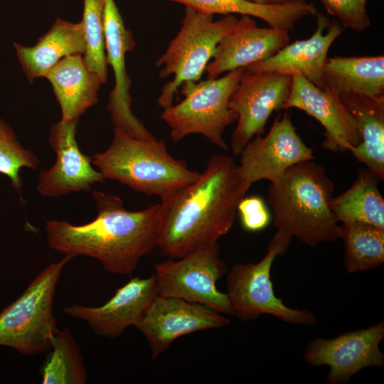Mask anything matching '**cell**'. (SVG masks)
Masks as SVG:
<instances>
[{
    "label": "cell",
    "mask_w": 384,
    "mask_h": 384,
    "mask_svg": "<svg viewBox=\"0 0 384 384\" xmlns=\"http://www.w3.org/2000/svg\"><path fill=\"white\" fill-rule=\"evenodd\" d=\"M250 186L231 156H212L195 181L161 200L156 247L160 254L177 259L218 243L233 227L238 203Z\"/></svg>",
    "instance_id": "obj_1"
},
{
    "label": "cell",
    "mask_w": 384,
    "mask_h": 384,
    "mask_svg": "<svg viewBox=\"0 0 384 384\" xmlns=\"http://www.w3.org/2000/svg\"><path fill=\"white\" fill-rule=\"evenodd\" d=\"M92 196L97 214L89 223L76 225L65 220L46 221L48 246L73 257L95 258L110 273L132 275L140 260L156 247L161 203L132 211L117 196L99 191Z\"/></svg>",
    "instance_id": "obj_2"
},
{
    "label": "cell",
    "mask_w": 384,
    "mask_h": 384,
    "mask_svg": "<svg viewBox=\"0 0 384 384\" xmlns=\"http://www.w3.org/2000/svg\"><path fill=\"white\" fill-rule=\"evenodd\" d=\"M334 186L314 160L289 168L268 188L267 201L277 232L310 247L340 238V225L331 202Z\"/></svg>",
    "instance_id": "obj_3"
},
{
    "label": "cell",
    "mask_w": 384,
    "mask_h": 384,
    "mask_svg": "<svg viewBox=\"0 0 384 384\" xmlns=\"http://www.w3.org/2000/svg\"><path fill=\"white\" fill-rule=\"evenodd\" d=\"M91 158L105 179L161 200L191 184L201 174L173 157L164 140L137 139L119 127H115L109 147Z\"/></svg>",
    "instance_id": "obj_4"
},
{
    "label": "cell",
    "mask_w": 384,
    "mask_h": 384,
    "mask_svg": "<svg viewBox=\"0 0 384 384\" xmlns=\"http://www.w3.org/2000/svg\"><path fill=\"white\" fill-rule=\"evenodd\" d=\"M73 258L65 255L50 262L23 292L0 313V346L25 356L47 353L58 332L53 313L55 288L65 265Z\"/></svg>",
    "instance_id": "obj_5"
},
{
    "label": "cell",
    "mask_w": 384,
    "mask_h": 384,
    "mask_svg": "<svg viewBox=\"0 0 384 384\" xmlns=\"http://www.w3.org/2000/svg\"><path fill=\"white\" fill-rule=\"evenodd\" d=\"M238 20L233 15H225L214 21L212 14L186 7L179 31L155 63L156 67L161 68V78L174 77L158 97L160 107L172 105L183 82L200 80L218 45L231 33Z\"/></svg>",
    "instance_id": "obj_6"
},
{
    "label": "cell",
    "mask_w": 384,
    "mask_h": 384,
    "mask_svg": "<svg viewBox=\"0 0 384 384\" xmlns=\"http://www.w3.org/2000/svg\"><path fill=\"white\" fill-rule=\"evenodd\" d=\"M243 72L244 68H239L221 78L183 82L181 87L184 99L164 109L161 115L170 128L173 141L177 142L190 134H198L220 149L228 150L223 134L237 119L229 102Z\"/></svg>",
    "instance_id": "obj_7"
},
{
    "label": "cell",
    "mask_w": 384,
    "mask_h": 384,
    "mask_svg": "<svg viewBox=\"0 0 384 384\" xmlns=\"http://www.w3.org/2000/svg\"><path fill=\"white\" fill-rule=\"evenodd\" d=\"M292 238L277 232L270 240L267 252L257 263H238L227 274V294L235 316L251 321L270 314L291 324L314 326L315 314L306 309L289 307L274 294L270 277L272 264L277 256L288 250Z\"/></svg>",
    "instance_id": "obj_8"
},
{
    "label": "cell",
    "mask_w": 384,
    "mask_h": 384,
    "mask_svg": "<svg viewBox=\"0 0 384 384\" xmlns=\"http://www.w3.org/2000/svg\"><path fill=\"white\" fill-rule=\"evenodd\" d=\"M157 295L205 305L233 316L227 293L217 288L227 265L219 257L218 243L196 249L177 259L169 258L154 267Z\"/></svg>",
    "instance_id": "obj_9"
},
{
    "label": "cell",
    "mask_w": 384,
    "mask_h": 384,
    "mask_svg": "<svg viewBox=\"0 0 384 384\" xmlns=\"http://www.w3.org/2000/svg\"><path fill=\"white\" fill-rule=\"evenodd\" d=\"M292 82L291 75L244 70L229 102L230 109L237 114V125L230 139L233 154L240 155L254 137L264 133L274 111L283 110Z\"/></svg>",
    "instance_id": "obj_10"
},
{
    "label": "cell",
    "mask_w": 384,
    "mask_h": 384,
    "mask_svg": "<svg viewBox=\"0 0 384 384\" xmlns=\"http://www.w3.org/2000/svg\"><path fill=\"white\" fill-rule=\"evenodd\" d=\"M384 338V322L351 331L331 338H316L306 346L304 359L314 366H327L329 384H344L361 370L383 367L380 343Z\"/></svg>",
    "instance_id": "obj_11"
},
{
    "label": "cell",
    "mask_w": 384,
    "mask_h": 384,
    "mask_svg": "<svg viewBox=\"0 0 384 384\" xmlns=\"http://www.w3.org/2000/svg\"><path fill=\"white\" fill-rule=\"evenodd\" d=\"M240 155L239 173L250 186L262 180L274 182L291 166L314 160L312 149L299 136L288 114L277 117L267 135L256 136Z\"/></svg>",
    "instance_id": "obj_12"
},
{
    "label": "cell",
    "mask_w": 384,
    "mask_h": 384,
    "mask_svg": "<svg viewBox=\"0 0 384 384\" xmlns=\"http://www.w3.org/2000/svg\"><path fill=\"white\" fill-rule=\"evenodd\" d=\"M229 323L223 314L205 305L156 295L136 327L149 343L154 360L181 336Z\"/></svg>",
    "instance_id": "obj_13"
},
{
    "label": "cell",
    "mask_w": 384,
    "mask_h": 384,
    "mask_svg": "<svg viewBox=\"0 0 384 384\" xmlns=\"http://www.w3.org/2000/svg\"><path fill=\"white\" fill-rule=\"evenodd\" d=\"M78 123V119H61L50 128L49 143L56 159L50 169L39 174L37 190L42 196L56 198L72 192L89 191L94 184L105 181L93 168L91 156L79 148Z\"/></svg>",
    "instance_id": "obj_14"
},
{
    "label": "cell",
    "mask_w": 384,
    "mask_h": 384,
    "mask_svg": "<svg viewBox=\"0 0 384 384\" xmlns=\"http://www.w3.org/2000/svg\"><path fill=\"white\" fill-rule=\"evenodd\" d=\"M104 33L107 63L112 68L115 80L107 105L112 121L115 127L137 139H154L131 108V80L126 69L125 55L134 49V41L114 0H105Z\"/></svg>",
    "instance_id": "obj_15"
},
{
    "label": "cell",
    "mask_w": 384,
    "mask_h": 384,
    "mask_svg": "<svg viewBox=\"0 0 384 384\" xmlns=\"http://www.w3.org/2000/svg\"><path fill=\"white\" fill-rule=\"evenodd\" d=\"M289 96L283 110L297 108L319 121L325 129L322 147L346 152L361 141L356 118L338 92L320 89L299 75H294Z\"/></svg>",
    "instance_id": "obj_16"
},
{
    "label": "cell",
    "mask_w": 384,
    "mask_h": 384,
    "mask_svg": "<svg viewBox=\"0 0 384 384\" xmlns=\"http://www.w3.org/2000/svg\"><path fill=\"white\" fill-rule=\"evenodd\" d=\"M157 292L154 275L135 277L116 289L100 306L75 304L64 307L68 316L84 321L97 336L117 338L131 326H137Z\"/></svg>",
    "instance_id": "obj_17"
},
{
    "label": "cell",
    "mask_w": 384,
    "mask_h": 384,
    "mask_svg": "<svg viewBox=\"0 0 384 384\" xmlns=\"http://www.w3.org/2000/svg\"><path fill=\"white\" fill-rule=\"evenodd\" d=\"M316 29L309 38L288 43L269 58L253 63L244 70L257 73L299 75L320 89L326 88L323 70L328 51L344 28L336 20L330 21L317 12Z\"/></svg>",
    "instance_id": "obj_18"
},
{
    "label": "cell",
    "mask_w": 384,
    "mask_h": 384,
    "mask_svg": "<svg viewBox=\"0 0 384 384\" xmlns=\"http://www.w3.org/2000/svg\"><path fill=\"white\" fill-rule=\"evenodd\" d=\"M289 43V31L260 28L250 16L242 15L231 31L218 45L206 68L208 78L245 68L270 58Z\"/></svg>",
    "instance_id": "obj_19"
},
{
    "label": "cell",
    "mask_w": 384,
    "mask_h": 384,
    "mask_svg": "<svg viewBox=\"0 0 384 384\" xmlns=\"http://www.w3.org/2000/svg\"><path fill=\"white\" fill-rule=\"evenodd\" d=\"M14 48L28 80L46 78L50 69L63 58L85 55L86 41L82 21L71 23L58 18L51 28L33 46L14 43Z\"/></svg>",
    "instance_id": "obj_20"
},
{
    "label": "cell",
    "mask_w": 384,
    "mask_h": 384,
    "mask_svg": "<svg viewBox=\"0 0 384 384\" xmlns=\"http://www.w3.org/2000/svg\"><path fill=\"white\" fill-rule=\"evenodd\" d=\"M46 78L52 85L64 121L78 119L95 105L103 84L80 54L63 58L50 69Z\"/></svg>",
    "instance_id": "obj_21"
},
{
    "label": "cell",
    "mask_w": 384,
    "mask_h": 384,
    "mask_svg": "<svg viewBox=\"0 0 384 384\" xmlns=\"http://www.w3.org/2000/svg\"><path fill=\"white\" fill-rule=\"evenodd\" d=\"M356 118L361 141L350 151L379 181L384 178V97L372 98L354 93H340Z\"/></svg>",
    "instance_id": "obj_22"
},
{
    "label": "cell",
    "mask_w": 384,
    "mask_h": 384,
    "mask_svg": "<svg viewBox=\"0 0 384 384\" xmlns=\"http://www.w3.org/2000/svg\"><path fill=\"white\" fill-rule=\"evenodd\" d=\"M326 87L340 93L384 97V56L327 58L323 70Z\"/></svg>",
    "instance_id": "obj_23"
},
{
    "label": "cell",
    "mask_w": 384,
    "mask_h": 384,
    "mask_svg": "<svg viewBox=\"0 0 384 384\" xmlns=\"http://www.w3.org/2000/svg\"><path fill=\"white\" fill-rule=\"evenodd\" d=\"M208 14H239L263 20L270 27L290 31L297 22L308 16H315L313 2L296 1L279 5H260L246 0H170Z\"/></svg>",
    "instance_id": "obj_24"
},
{
    "label": "cell",
    "mask_w": 384,
    "mask_h": 384,
    "mask_svg": "<svg viewBox=\"0 0 384 384\" xmlns=\"http://www.w3.org/2000/svg\"><path fill=\"white\" fill-rule=\"evenodd\" d=\"M378 181L367 168L359 169L352 186L331 199V208L337 221L362 222L384 228V199Z\"/></svg>",
    "instance_id": "obj_25"
},
{
    "label": "cell",
    "mask_w": 384,
    "mask_h": 384,
    "mask_svg": "<svg viewBox=\"0 0 384 384\" xmlns=\"http://www.w3.org/2000/svg\"><path fill=\"white\" fill-rule=\"evenodd\" d=\"M340 238L348 273L375 269L384 262V228L357 221L342 223Z\"/></svg>",
    "instance_id": "obj_26"
},
{
    "label": "cell",
    "mask_w": 384,
    "mask_h": 384,
    "mask_svg": "<svg viewBox=\"0 0 384 384\" xmlns=\"http://www.w3.org/2000/svg\"><path fill=\"white\" fill-rule=\"evenodd\" d=\"M43 384H85L88 374L80 349L68 329L59 330L40 368Z\"/></svg>",
    "instance_id": "obj_27"
},
{
    "label": "cell",
    "mask_w": 384,
    "mask_h": 384,
    "mask_svg": "<svg viewBox=\"0 0 384 384\" xmlns=\"http://www.w3.org/2000/svg\"><path fill=\"white\" fill-rule=\"evenodd\" d=\"M105 0H84L81 20L86 41L84 56L88 68L96 73L103 84L107 80V63L104 33Z\"/></svg>",
    "instance_id": "obj_28"
},
{
    "label": "cell",
    "mask_w": 384,
    "mask_h": 384,
    "mask_svg": "<svg viewBox=\"0 0 384 384\" xmlns=\"http://www.w3.org/2000/svg\"><path fill=\"white\" fill-rule=\"evenodd\" d=\"M40 164L38 156L24 148L10 126L0 119V173L8 176L21 200L23 186L20 171L27 167L36 170Z\"/></svg>",
    "instance_id": "obj_29"
},
{
    "label": "cell",
    "mask_w": 384,
    "mask_h": 384,
    "mask_svg": "<svg viewBox=\"0 0 384 384\" xmlns=\"http://www.w3.org/2000/svg\"><path fill=\"white\" fill-rule=\"evenodd\" d=\"M327 13L336 17L344 28L357 33L364 31L371 23L366 10L367 0H321Z\"/></svg>",
    "instance_id": "obj_30"
},
{
    "label": "cell",
    "mask_w": 384,
    "mask_h": 384,
    "mask_svg": "<svg viewBox=\"0 0 384 384\" xmlns=\"http://www.w3.org/2000/svg\"><path fill=\"white\" fill-rule=\"evenodd\" d=\"M237 213L242 228L249 232H258L265 229L271 220L265 201L257 196H244L238 203Z\"/></svg>",
    "instance_id": "obj_31"
},
{
    "label": "cell",
    "mask_w": 384,
    "mask_h": 384,
    "mask_svg": "<svg viewBox=\"0 0 384 384\" xmlns=\"http://www.w3.org/2000/svg\"><path fill=\"white\" fill-rule=\"evenodd\" d=\"M250 2L260 5H279L287 3L303 1L306 0H246Z\"/></svg>",
    "instance_id": "obj_32"
}]
</instances>
